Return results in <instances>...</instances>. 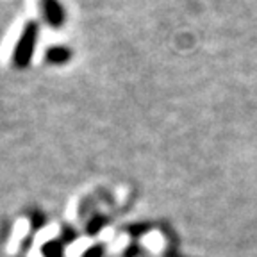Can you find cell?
I'll use <instances>...</instances> for the list:
<instances>
[{"label":"cell","instance_id":"3","mask_svg":"<svg viewBox=\"0 0 257 257\" xmlns=\"http://www.w3.org/2000/svg\"><path fill=\"white\" fill-rule=\"evenodd\" d=\"M72 57V50L64 45H57V47H50L45 54V59L50 64H64Z\"/></svg>","mask_w":257,"mask_h":257},{"label":"cell","instance_id":"1","mask_svg":"<svg viewBox=\"0 0 257 257\" xmlns=\"http://www.w3.org/2000/svg\"><path fill=\"white\" fill-rule=\"evenodd\" d=\"M38 36H40V24L36 20L27 22L11 56V63L15 68L24 70L31 64L32 56H34V50H36V45H38Z\"/></svg>","mask_w":257,"mask_h":257},{"label":"cell","instance_id":"2","mask_svg":"<svg viewBox=\"0 0 257 257\" xmlns=\"http://www.w3.org/2000/svg\"><path fill=\"white\" fill-rule=\"evenodd\" d=\"M40 9L45 22L52 29H61L66 22V11L59 0H40Z\"/></svg>","mask_w":257,"mask_h":257}]
</instances>
